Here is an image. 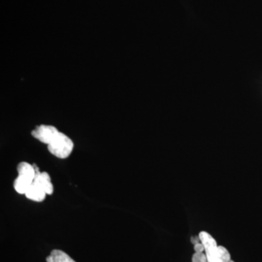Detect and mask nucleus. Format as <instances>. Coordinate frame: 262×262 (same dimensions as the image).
<instances>
[{
  "label": "nucleus",
  "mask_w": 262,
  "mask_h": 262,
  "mask_svg": "<svg viewBox=\"0 0 262 262\" xmlns=\"http://www.w3.org/2000/svg\"><path fill=\"white\" fill-rule=\"evenodd\" d=\"M194 250L195 252H205V247L203 245L202 242H199V243H196L195 245H194Z\"/></svg>",
  "instance_id": "obj_10"
},
{
  "label": "nucleus",
  "mask_w": 262,
  "mask_h": 262,
  "mask_svg": "<svg viewBox=\"0 0 262 262\" xmlns=\"http://www.w3.org/2000/svg\"><path fill=\"white\" fill-rule=\"evenodd\" d=\"M34 170L36 171L35 177H34L33 183L41 186L45 190L46 194H52L53 192V185L51 183L50 175L47 172L39 171L38 166L36 164H33Z\"/></svg>",
  "instance_id": "obj_5"
},
{
  "label": "nucleus",
  "mask_w": 262,
  "mask_h": 262,
  "mask_svg": "<svg viewBox=\"0 0 262 262\" xmlns=\"http://www.w3.org/2000/svg\"><path fill=\"white\" fill-rule=\"evenodd\" d=\"M17 170L19 176L15 179L14 188L19 194H25L26 191L32 184L36 171L33 165L26 162L20 163L18 165Z\"/></svg>",
  "instance_id": "obj_1"
},
{
  "label": "nucleus",
  "mask_w": 262,
  "mask_h": 262,
  "mask_svg": "<svg viewBox=\"0 0 262 262\" xmlns=\"http://www.w3.org/2000/svg\"><path fill=\"white\" fill-rule=\"evenodd\" d=\"M47 149L54 156L66 159L71 155L74 149V143L70 137L60 132L47 145Z\"/></svg>",
  "instance_id": "obj_2"
},
{
  "label": "nucleus",
  "mask_w": 262,
  "mask_h": 262,
  "mask_svg": "<svg viewBox=\"0 0 262 262\" xmlns=\"http://www.w3.org/2000/svg\"><path fill=\"white\" fill-rule=\"evenodd\" d=\"M218 256L223 262H228L231 260V255L228 250L222 245L218 247Z\"/></svg>",
  "instance_id": "obj_8"
},
{
  "label": "nucleus",
  "mask_w": 262,
  "mask_h": 262,
  "mask_svg": "<svg viewBox=\"0 0 262 262\" xmlns=\"http://www.w3.org/2000/svg\"><path fill=\"white\" fill-rule=\"evenodd\" d=\"M228 262H235V261H232V259H231V260H230V261H229Z\"/></svg>",
  "instance_id": "obj_13"
},
{
  "label": "nucleus",
  "mask_w": 262,
  "mask_h": 262,
  "mask_svg": "<svg viewBox=\"0 0 262 262\" xmlns=\"http://www.w3.org/2000/svg\"><path fill=\"white\" fill-rule=\"evenodd\" d=\"M47 262H76L75 260L72 259L70 256L63 250H52L50 254L46 258Z\"/></svg>",
  "instance_id": "obj_7"
},
{
  "label": "nucleus",
  "mask_w": 262,
  "mask_h": 262,
  "mask_svg": "<svg viewBox=\"0 0 262 262\" xmlns=\"http://www.w3.org/2000/svg\"><path fill=\"white\" fill-rule=\"evenodd\" d=\"M46 194H47L45 190L34 183L29 186L25 193V195L28 199L35 202H42L45 199Z\"/></svg>",
  "instance_id": "obj_6"
},
{
  "label": "nucleus",
  "mask_w": 262,
  "mask_h": 262,
  "mask_svg": "<svg viewBox=\"0 0 262 262\" xmlns=\"http://www.w3.org/2000/svg\"><path fill=\"white\" fill-rule=\"evenodd\" d=\"M59 133L60 132L58 129L54 126L42 124L37 126L34 130H32V135L39 142L48 145L57 137Z\"/></svg>",
  "instance_id": "obj_3"
},
{
  "label": "nucleus",
  "mask_w": 262,
  "mask_h": 262,
  "mask_svg": "<svg viewBox=\"0 0 262 262\" xmlns=\"http://www.w3.org/2000/svg\"><path fill=\"white\" fill-rule=\"evenodd\" d=\"M211 262H223L222 260L220 259V258H218V259L214 260V261H211Z\"/></svg>",
  "instance_id": "obj_12"
},
{
  "label": "nucleus",
  "mask_w": 262,
  "mask_h": 262,
  "mask_svg": "<svg viewBox=\"0 0 262 262\" xmlns=\"http://www.w3.org/2000/svg\"><path fill=\"white\" fill-rule=\"evenodd\" d=\"M201 241L205 247V253L207 255L208 262L214 261L218 259V247L219 245L216 243L215 239L207 232H200L199 234Z\"/></svg>",
  "instance_id": "obj_4"
},
{
  "label": "nucleus",
  "mask_w": 262,
  "mask_h": 262,
  "mask_svg": "<svg viewBox=\"0 0 262 262\" xmlns=\"http://www.w3.org/2000/svg\"><path fill=\"white\" fill-rule=\"evenodd\" d=\"M192 262H208L207 255L205 252H195L191 258Z\"/></svg>",
  "instance_id": "obj_9"
},
{
  "label": "nucleus",
  "mask_w": 262,
  "mask_h": 262,
  "mask_svg": "<svg viewBox=\"0 0 262 262\" xmlns=\"http://www.w3.org/2000/svg\"><path fill=\"white\" fill-rule=\"evenodd\" d=\"M191 242L193 245H195L196 243H199L201 242V238H200L199 235L198 236H193V237H191Z\"/></svg>",
  "instance_id": "obj_11"
}]
</instances>
